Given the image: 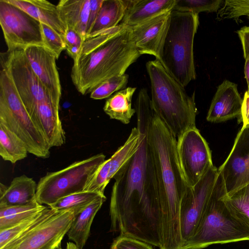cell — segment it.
I'll use <instances>...</instances> for the list:
<instances>
[{"label": "cell", "instance_id": "cell-21", "mask_svg": "<svg viewBox=\"0 0 249 249\" xmlns=\"http://www.w3.org/2000/svg\"><path fill=\"white\" fill-rule=\"evenodd\" d=\"M6 0L53 28L64 38L67 27L60 18L56 5L45 0Z\"/></svg>", "mask_w": 249, "mask_h": 249}, {"label": "cell", "instance_id": "cell-22", "mask_svg": "<svg viewBox=\"0 0 249 249\" xmlns=\"http://www.w3.org/2000/svg\"><path fill=\"white\" fill-rule=\"evenodd\" d=\"M37 184L25 175L15 178L9 186L0 183V208L23 205L36 200Z\"/></svg>", "mask_w": 249, "mask_h": 249}, {"label": "cell", "instance_id": "cell-42", "mask_svg": "<svg viewBox=\"0 0 249 249\" xmlns=\"http://www.w3.org/2000/svg\"><path fill=\"white\" fill-rule=\"evenodd\" d=\"M54 249H63L61 248L60 245L55 248ZM65 249H80L73 242H69L67 244V247Z\"/></svg>", "mask_w": 249, "mask_h": 249}, {"label": "cell", "instance_id": "cell-37", "mask_svg": "<svg viewBox=\"0 0 249 249\" xmlns=\"http://www.w3.org/2000/svg\"><path fill=\"white\" fill-rule=\"evenodd\" d=\"M241 40L244 57L245 59L249 57V26H244L237 31Z\"/></svg>", "mask_w": 249, "mask_h": 249}, {"label": "cell", "instance_id": "cell-7", "mask_svg": "<svg viewBox=\"0 0 249 249\" xmlns=\"http://www.w3.org/2000/svg\"><path fill=\"white\" fill-rule=\"evenodd\" d=\"M0 71V123L25 143L28 153L48 158L51 147L25 108L5 69Z\"/></svg>", "mask_w": 249, "mask_h": 249}, {"label": "cell", "instance_id": "cell-26", "mask_svg": "<svg viewBox=\"0 0 249 249\" xmlns=\"http://www.w3.org/2000/svg\"><path fill=\"white\" fill-rule=\"evenodd\" d=\"M136 90V88L129 87L116 92L107 100L104 112L111 119L128 124L136 112L132 107V98Z\"/></svg>", "mask_w": 249, "mask_h": 249}, {"label": "cell", "instance_id": "cell-24", "mask_svg": "<svg viewBox=\"0 0 249 249\" xmlns=\"http://www.w3.org/2000/svg\"><path fill=\"white\" fill-rule=\"evenodd\" d=\"M106 199L105 195L100 196L77 215L73 221L67 235L80 249L85 246L94 218Z\"/></svg>", "mask_w": 249, "mask_h": 249}, {"label": "cell", "instance_id": "cell-20", "mask_svg": "<svg viewBox=\"0 0 249 249\" xmlns=\"http://www.w3.org/2000/svg\"><path fill=\"white\" fill-rule=\"evenodd\" d=\"M126 6L124 16L120 23L130 27L161 14L172 11L176 0H124Z\"/></svg>", "mask_w": 249, "mask_h": 249}, {"label": "cell", "instance_id": "cell-25", "mask_svg": "<svg viewBox=\"0 0 249 249\" xmlns=\"http://www.w3.org/2000/svg\"><path fill=\"white\" fill-rule=\"evenodd\" d=\"M126 10L124 0H103L86 39L113 28L122 20Z\"/></svg>", "mask_w": 249, "mask_h": 249}, {"label": "cell", "instance_id": "cell-12", "mask_svg": "<svg viewBox=\"0 0 249 249\" xmlns=\"http://www.w3.org/2000/svg\"><path fill=\"white\" fill-rule=\"evenodd\" d=\"M177 151L186 183L193 187L213 166L208 143L196 127L191 128L177 139Z\"/></svg>", "mask_w": 249, "mask_h": 249}, {"label": "cell", "instance_id": "cell-15", "mask_svg": "<svg viewBox=\"0 0 249 249\" xmlns=\"http://www.w3.org/2000/svg\"><path fill=\"white\" fill-rule=\"evenodd\" d=\"M83 209L57 211L36 226L21 244L19 249H41L57 239L63 238L76 216Z\"/></svg>", "mask_w": 249, "mask_h": 249}, {"label": "cell", "instance_id": "cell-43", "mask_svg": "<svg viewBox=\"0 0 249 249\" xmlns=\"http://www.w3.org/2000/svg\"><path fill=\"white\" fill-rule=\"evenodd\" d=\"M247 16L248 17V18H249V14L247 15Z\"/></svg>", "mask_w": 249, "mask_h": 249}, {"label": "cell", "instance_id": "cell-14", "mask_svg": "<svg viewBox=\"0 0 249 249\" xmlns=\"http://www.w3.org/2000/svg\"><path fill=\"white\" fill-rule=\"evenodd\" d=\"M170 12L161 14L129 28L131 39L141 55L154 56L158 60L167 32Z\"/></svg>", "mask_w": 249, "mask_h": 249}, {"label": "cell", "instance_id": "cell-36", "mask_svg": "<svg viewBox=\"0 0 249 249\" xmlns=\"http://www.w3.org/2000/svg\"><path fill=\"white\" fill-rule=\"evenodd\" d=\"M110 249H153L151 245L133 237L120 235L113 242Z\"/></svg>", "mask_w": 249, "mask_h": 249}, {"label": "cell", "instance_id": "cell-13", "mask_svg": "<svg viewBox=\"0 0 249 249\" xmlns=\"http://www.w3.org/2000/svg\"><path fill=\"white\" fill-rule=\"evenodd\" d=\"M218 169L227 194L249 183V126H242L230 153Z\"/></svg>", "mask_w": 249, "mask_h": 249}, {"label": "cell", "instance_id": "cell-41", "mask_svg": "<svg viewBox=\"0 0 249 249\" xmlns=\"http://www.w3.org/2000/svg\"><path fill=\"white\" fill-rule=\"evenodd\" d=\"M62 239V238L57 239L41 249H54L60 245Z\"/></svg>", "mask_w": 249, "mask_h": 249}, {"label": "cell", "instance_id": "cell-19", "mask_svg": "<svg viewBox=\"0 0 249 249\" xmlns=\"http://www.w3.org/2000/svg\"><path fill=\"white\" fill-rule=\"evenodd\" d=\"M59 103L46 100L39 103L31 116L51 148L63 145L65 132L59 114Z\"/></svg>", "mask_w": 249, "mask_h": 249}, {"label": "cell", "instance_id": "cell-3", "mask_svg": "<svg viewBox=\"0 0 249 249\" xmlns=\"http://www.w3.org/2000/svg\"><path fill=\"white\" fill-rule=\"evenodd\" d=\"M141 55L134 45L129 27L121 24L84 41L73 61L71 80L82 95L105 80L125 74Z\"/></svg>", "mask_w": 249, "mask_h": 249}, {"label": "cell", "instance_id": "cell-31", "mask_svg": "<svg viewBox=\"0 0 249 249\" xmlns=\"http://www.w3.org/2000/svg\"><path fill=\"white\" fill-rule=\"evenodd\" d=\"M101 195H104L85 191L76 193L61 198L49 206L56 211L84 209Z\"/></svg>", "mask_w": 249, "mask_h": 249}, {"label": "cell", "instance_id": "cell-29", "mask_svg": "<svg viewBox=\"0 0 249 249\" xmlns=\"http://www.w3.org/2000/svg\"><path fill=\"white\" fill-rule=\"evenodd\" d=\"M223 199L231 213L249 228V183L227 193Z\"/></svg>", "mask_w": 249, "mask_h": 249}, {"label": "cell", "instance_id": "cell-6", "mask_svg": "<svg viewBox=\"0 0 249 249\" xmlns=\"http://www.w3.org/2000/svg\"><path fill=\"white\" fill-rule=\"evenodd\" d=\"M227 193L218 172L200 223L183 249H202L213 244L249 240V228L231 213L224 201Z\"/></svg>", "mask_w": 249, "mask_h": 249}, {"label": "cell", "instance_id": "cell-8", "mask_svg": "<svg viewBox=\"0 0 249 249\" xmlns=\"http://www.w3.org/2000/svg\"><path fill=\"white\" fill-rule=\"evenodd\" d=\"M102 154L75 161L59 171L48 173L37 184L36 200L48 206L69 195L84 192L92 177L106 160Z\"/></svg>", "mask_w": 249, "mask_h": 249}, {"label": "cell", "instance_id": "cell-2", "mask_svg": "<svg viewBox=\"0 0 249 249\" xmlns=\"http://www.w3.org/2000/svg\"><path fill=\"white\" fill-rule=\"evenodd\" d=\"M135 109L147 136L155 167L161 213L159 249H183L180 205L188 186L179 162L177 139L156 112L144 88L139 92Z\"/></svg>", "mask_w": 249, "mask_h": 249}, {"label": "cell", "instance_id": "cell-28", "mask_svg": "<svg viewBox=\"0 0 249 249\" xmlns=\"http://www.w3.org/2000/svg\"><path fill=\"white\" fill-rule=\"evenodd\" d=\"M46 207L35 201L26 205L0 208V231L19 224Z\"/></svg>", "mask_w": 249, "mask_h": 249}, {"label": "cell", "instance_id": "cell-9", "mask_svg": "<svg viewBox=\"0 0 249 249\" xmlns=\"http://www.w3.org/2000/svg\"><path fill=\"white\" fill-rule=\"evenodd\" d=\"M0 67L5 70L30 117L37 105L46 100L55 101L33 71L23 49L0 53Z\"/></svg>", "mask_w": 249, "mask_h": 249}, {"label": "cell", "instance_id": "cell-35", "mask_svg": "<svg viewBox=\"0 0 249 249\" xmlns=\"http://www.w3.org/2000/svg\"><path fill=\"white\" fill-rule=\"evenodd\" d=\"M65 50L74 60L79 55L85 40L73 29L67 27L64 36Z\"/></svg>", "mask_w": 249, "mask_h": 249}, {"label": "cell", "instance_id": "cell-1", "mask_svg": "<svg viewBox=\"0 0 249 249\" xmlns=\"http://www.w3.org/2000/svg\"><path fill=\"white\" fill-rule=\"evenodd\" d=\"M139 148L113 178L109 213L111 230L160 248L161 213L155 167L143 125Z\"/></svg>", "mask_w": 249, "mask_h": 249}, {"label": "cell", "instance_id": "cell-39", "mask_svg": "<svg viewBox=\"0 0 249 249\" xmlns=\"http://www.w3.org/2000/svg\"><path fill=\"white\" fill-rule=\"evenodd\" d=\"M241 121L243 123V126H249V94L245 92L243 99Z\"/></svg>", "mask_w": 249, "mask_h": 249}, {"label": "cell", "instance_id": "cell-40", "mask_svg": "<svg viewBox=\"0 0 249 249\" xmlns=\"http://www.w3.org/2000/svg\"><path fill=\"white\" fill-rule=\"evenodd\" d=\"M244 74L248 84V90L246 92L249 94V57L245 59Z\"/></svg>", "mask_w": 249, "mask_h": 249}, {"label": "cell", "instance_id": "cell-38", "mask_svg": "<svg viewBox=\"0 0 249 249\" xmlns=\"http://www.w3.org/2000/svg\"><path fill=\"white\" fill-rule=\"evenodd\" d=\"M103 0H90V13L89 16L87 36L92 27L96 18ZM87 38V37H86Z\"/></svg>", "mask_w": 249, "mask_h": 249}, {"label": "cell", "instance_id": "cell-33", "mask_svg": "<svg viewBox=\"0 0 249 249\" xmlns=\"http://www.w3.org/2000/svg\"><path fill=\"white\" fill-rule=\"evenodd\" d=\"M222 0H176L173 10L199 14L201 12H216L222 6Z\"/></svg>", "mask_w": 249, "mask_h": 249}, {"label": "cell", "instance_id": "cell-34", "mask_svg": "<svg viewBox=\"0 0 249 249\" xmlns=\"http://www.w3.org/2000/svg\"><path fill=\"white\" fill-rule=\"evenodd\" d=\"M44 46L50 50L58 59L61 52L65 50L64 38L53 28L41 23Z\"/></svg>", "mask_w": 249, "mask_h": 249}, {"label": "cell", "instance_id": "cell-16", "mask_svg": "<svg viewBox=\"0 0 249 249\" xmlns=\"http://www.w3.org/2000/svg\"><path fill=\"white\" fill-rule=\"evenodd\" d=\"M140 136L139 129L137 127L133 128L124 143L97 170L87 186L88 191L104 194L111 179L137 151Z\"/></svg>", "mask_w": 249, "mask_h": 249}, {"label": "cell", "instance_id": "cell-10", "mask_svg": "<svg viewBox=\"0 0 249 249\" xmlns=\"http://www.w3.org/2000/svg\"><path fill=\"white\" fill-rule=\"evenodd\" d=\"M0 24L8 51L44 46L41 22L6 0H0Z\"/></svg>", "mask_w": 249, "mask_h": 249}, {"label": "cell", "instance_id": "cell-32", "mask_svg": "<svg viewBox=\"0 0 249 249\" xmlns=\"http://www.w3.org/2000/svg\"><path fill=\"white\" fill-rule=\"evenodd\" d=\"M127 74L108 78L97 85L90 93V97L101 100L109 97L114 92L125 88L128 81Z\"/></svg>", "mask_w": 249, "mask_h": 249}, {"label": "cell", "instance_id": "cell-11", "mask_svg": "<svg viewBox=\"0 0 249 249\" xmlns=\"http://www.w3.org/2000/svg\"><path fill=\"white\" fill-rule=\"evenodd\" d=\"M218 175V169L213 165L195 186H188L187 188L180 205L181 233L183 249L194 236L200 223Z\"/></svg>", "mask_w": 249, "mask_h": 249}, {"label": "cell", "instance_id": "cell-30", "mask_svg": "<svg viewBox=\"0 0 249 249\" xmlns=\"http://www.w3.org/2000/svg\"><path fill=\"white\" fill-rule=\"evenodd\" d=\"M56 212L48 206L42 211L19 224L8 229L0 231V249L3 248L20 234L38 223L51 217Z\"/></svg>", "mask_w": 249, "mask_h": 249}, {"label": "cell", "instance_id": "cell-18", "mask_svg": "<svg viewBox=\"0 0 249 249\" xmlns=\"http://www.w3.org/2000/svg\"><path fill=\"white\" fill-rule=\"evenodd\" d=\"M242 103L237 84L225 80L217 88L206 119L218 123L240 116Z\"/></svg>", "mask_w": 249, "mask_h": 249}, {"label": "cell", "instance_id": "cell-17", "mask_svg": "<svg viewBox=\"0 0 249 249\" xmlns=\"http://www.w3.org/2000/svg\"><path fill=\"white\" fill-rule=\"evenodd\" d=\"M30 64L40 81L56 102H60L61 87L55 55L44 46L32 45L24 49Z\"/></svg>", "mask_w": 249, "mask_h": 249}, {"label": "cell", "instance_id": "cell-4", "mask_svg": "<svg viewBox=\"0 0 249 249\" xmlns=\"http://www.w3.org/2000/svg\"><path fill=\"white\" fill-rule=\"evenodd\" d=\"M146 69L153 108L177 139L186 130L196 128L197 110L195 93L189 96L159 60L147 62Z\"/></svg>", "mask_w": 249, "mask_h": 249}, {"label": "cell", "instance_id": "cell-27", "mask_svg": "<svg viewBox=\"0 0 249 249\" xmlns=\"http://www.w3.org/2000/svg\"><path fill=\"white\" fill-rule=\"evenodd\" d=\"M28 151L23 142L0 123V155L5 160L15 163L25 159Z\"/></svg>", "mask_w": 249, "mask_h": 249}, {"label": "cell", "instance_id": "cell-23", "mask_svg": "<svg viewBox=\"0 0 249 249\" xmlns=\"http://www.w3.org/2000/svg\"><path fill=\"white\" fill-rule=\"evenodd\" d=\"M90 0H61L56 5L61 20L86 40Z\"/></svg>", "mask_w": 249, "mask_h": 249}, {"label": "cell", "instance_id": "cell-5", "mask_svg": "<svg viewBox=\"0 0 249 249\" xmlns=\"http://www.w3.org/2000/svg\"><path fill=\"white\" fill-rule=\"evenodd\" d=\"M199 23L198 14L172 10L160 52L159 61L184 87L196 77L194 41Z\"/></svg>", "mask_w": 249, "mask_h": 249}]
</instances>
